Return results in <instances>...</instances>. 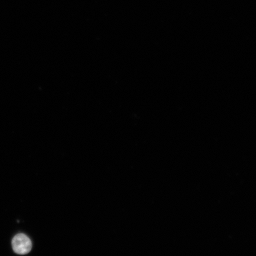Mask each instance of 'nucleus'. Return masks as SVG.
I'll return each instance as SVG.
<instances>
[{
    "label": "nucleus",
    "mask_w": 256,
    "mask_h": 256,
    "mask_svg": "<svg viewBox=\"0 0 256 256\" xmlns=\"http://www.w3.org/2000/svg\"><path fill=\"white\" fill-rule=\"evenodd\" d=\"M12 247L16 254L24 255L30 252L32 244L27 236L24 234H18L12 240Z\"/></svg>",
    "instance_id": "f257e3e1"
}]
</instances>
